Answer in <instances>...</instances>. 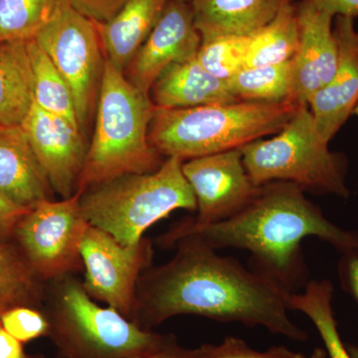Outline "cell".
I'll list each match as a JSON object with an SVG mask.
<instances>
[{
  "label": "cell",
  "mask_w": 358,
  "mask_h": 358,
  "mask_svg": "<svg viewBox=\"0 0 358 358\" xmlns=\"http://www.w3.org/2000/svg\"><path fill=\"white\" fill-rule=\"evenodd\" d=\"M169 0H128L106 22L96 24L103 54L124 72L154 29Z\"/></svg>",
  "instance_id": "obj_19"
},
{
  "label": "cell",
  "mask_w": 358,
  "mask_h": 358,
  "mask_svg": "<svg viewBox=\"0 0 358 358\" xmlns=\"http://www.w3.org/2000/svg\"><path fill=\"white\" fill-rule=\"evenodd\" d=\"M2 327L22 343L48 336L50 322L46 313L29 306L6 308L0 319Z\"/></svg>",
  "instance_id": "obj_28"
},
{
  "label": "cell",
  "mask_w": 358,
  "mask_h": 358,
  "mask_svg": "<svg viewBox=\"0 0 358 358\" xmlns=\"http://www.w3.org/2000/svg\"><path fill=\"white\" fill-rule=\"evenodd\" d=\"M169 262L143 272L136 289L134 322L152 329L181 315L262 327L273 334L306 341L308 334L289 315V294L274 282L219 255L196 237L179 238Z\"/></svg>",
  "instance_id": "obj_1"
},
{
  "label": "cell",
  "mask_w": 358,
  "mask_h": 358,
  "mask_svg": "<svg viewBox=\"0 0 358 358\" xmlns=\"http://www.w3.org/2000/svg\"><path fill=\"white\" fill-rule=\"evenodd\" d=\"M201 42L225 36H250L271 22L293 0H192Z\"/></svg>",
  "instance_id": "obj_17"
},
{
  "label": "cell",
  "mask_w": 358,
  "mask_h": 358,
  "mask_svg": "<svg viewBox=\"0 0 358 358\" xmlns=\"http://www.w3.org/2000/svg\"><path fill=\"white\" fill-rule=\"evenodd\" d=\"M193 350L197 358H308L285 346H272L266 352H258L235 336H227L218 345H203Z\"/></svg>",
  "instance_id": "obj_29"
},
{
  "label": "cell",
  "mask_w": 358,
  "mask_h": 358,
  "mask_svg": "<svg viewBox=\"0 0 358 358\" xmlns=\"http://www.w3.org/2000/svg\"><path fill=\"white\" fill-rule=\"evenodd\" d=\"M6 308H8L6 303H3L1 300H0V319H1L2 313H4V310H6Z\"/></svg>",
  "instance_id": "obj_37"
},
{
  "label": "cell",
  "mask_w": 358,
  "mask_h": 358,
  "mask_svg": "<svg viewBox=\"0 0 358 358\" xmlns=\"http://www.w3.org/2000/svg\"><path fill=\"white\" fill-rule=\"evenodd\" d=\"M355 114L358 115V105H357V107L355 108Z\"/></svg>",
  "instance_id": "obj_38"
},
{
  "label": "cell",
  "mask_w": 358,
  "mask_h": 358,
  "mask_svg": "<svg viewBox=\"0 0 358 358\" xmlns=\"http://www.w3.org/2000/svg\"><path fill=\"white\" fill-rule=\"evenodd\" d=\"M0 358H26L22 343L0 324Z\"/></svg>",
  "instance_id": "obj_34"
},
{
  "label": "cell",
  "mask_w": 358,
  "mask_h": 358,
  "mask_svg": "<svg viewBox=\"0 0 358 358\" xmlns=\"http://www.w3.org/2000/svg\"><path fill=\"white\" fill-rule=\"evenodd\" d=\"M21 128L53 192L62 199L74 195L88 152L79 127L33 103Z\"/></svg>",
  "instance_id": "obj_12"
},
{
  "label": "cell",
  "mask_w": 358,
  "mask_h": 358,
  "mask_svg": "<svg viewBox=\"0 0 358 358\" xmlns=\"http://www.w3.org/2000/svg\"><path fill=\"white\" fill-rule=\"evenodd\" d=\"M150 358H197L194 350H186L178 345V341H173L171 345H166L159 352L155 353Z\"/></svg>",
  "instance_id": "obj_35"
},
{
  "label": "cell",
  "mask_w": 358,
  "mask_h": 358,
  "mask_svg": "<svg viewBox=\"0 0 358 358\" xmlns=\"http://www.w3.org/2000/svg\"><path fill=\"white\" fill-rule=\"evenodd\" d=\"M334 32L339 52L336 74L308 103L320 138L327 143L358 105V31L355 20L336 16Z\"/></svg>",
  "instance_id": "obj_15"
},
{
  "label": "cell",
  "mask_w": 358,
  "mask_h": 358,
  "mask_svg": "<svg viewBox=\"0 0 358 358\" xmlns=\"http://www.w3.org/2000/svg\"><path fill=\"white\" fill-rule=\"evenodd\" d=\"M334 285L329 280H313L301 294L289 296V310L307 315L320 334L327 358H352L341 341L333 308Z\"/></svg>",
  "instance_id": "obj_22"
},
{
  "label": "cell",
  "mask_w": 358,
  "mask_h": 358,
  "mask_svg": "<svg viewBox=\"0 0 358 358\" xmlns=\"http://www.w3.org/2000/svg\"><path fill=\"white\" fill-rule=\"evenodd\" d=\"M228 84L239 101L272 103L294 101L293 63L291 60L282 64L245 68Z\"/></svg>",
  "instance_id": "obj_25"
},
{
  "label": "cell",
  "mask_w": 358,
  "mask_h": 358,
  "mask_svg": "<svg viewBox=\"0 0 358 358\" xmlns=\"http://www.w3.org/2000/svg\"><path fill=\"white\" fill-rule=\"evenodd\" d=\"M182 171L196 200L199 224L220 222L236 214L256 194L241 148L185 160Z\"/></svg>",
  "instance_id": "obj_11"
},
{
  "label": "cell",
  "mask_w": 358,
  "mask_h": 358,
  "mask_svg": "<svg viewBox=\"0 0 358 358\" xmlns=\"http://www.w3.org/2000/svg\"><path fill=\"white\" fill-rule=\"evenodd\" d=\"M298 7L300 44L294 56L293 98L308 105L319 90L329 83L338 65V44L333 16L303 0Z\"/></svg>",
  "instance_id": "obj_14"
},
{
  "label": "cell",
  "mask_w": 358,
  "mask_h": 358,
  "mask_svg": "<svg viewBox=\"0 0 358 358\" xmlns=\"http://www.w3.org/2000/svg\"><path fill=\"white\" fill-rule=\"evenodd\" d=\"M148 95L134 88L106 59L96 101L95 131L78 190L129 173H150L164 164L148 138L155 112Z\"/></svg>",
  "instance_id": "obj_3"
},
{
  "label": "cell",
  "mask_w": 358,
  "mask_h": 358,
  "mask_svg": "<svg viewBox=\"0 0 358 358\" xmlns=\"http://www.w3.org/2000/svg\"><path fill=\"white\" fill-rule=\"evenodd\" d=\"M80 253L85 291L133 320L138 281L154 257L150 240L143 237L138 243L126 246L106 231L89 225Z\"/></svg>",
  "instance_id": "obj_10"
},
{
  "label": "cell",
  "mask_w": 358,
  "mask_h": 358,
  "mask_svg": "<svg viewBox=\"0 0 358 358\" xmlns=\"http://www.w3.org/2000/svg\"><path fill=\"white\" fill-rule=\"evenodd\" d=\"M315 8L336 18L345 16L355 20L358 16V0H308Z\"/></svg>",
  "instance_id": "obj_33"
},
{
  "label": "cell",
  "mask_w": 358,
  "mask_h": 358,
  "mask_svg": "<svg viewBox=\"0 0 358 358\" xmlns=\"http://www.w3.org/2000/svg\"><path fill=\"white\" fill-rule=\"evenodd\" d=\"M128 0H70L71 6L90 20L101 24L110 20Z\"/></svg>",
  "instance_id": "obj_30"
},
{
  "label": "cell",
  "mask_w": 358,
  "mask_h": 358,
  "mask_svg": "<svg viewBox=\"0 0 358 358\" xmlns=\"http://www.w3.org/2000/svg\"><path fill=\"white\" fill-rule=\"evenodd\" d=\"M27 49L32 68L35 105L65 117L80 128L74 96L64 77L34 39L27 41Z\"/></svg>",
  "instance_id": "obj_23"
},
{
  "label": "cell",
  "mask_w": 358,
  "mask_h": 358,
  "mask_svg": "<svg viewBox=\"0 0 358 358\" xmlns=\"http://www.w3.org/2000/svg\"><path fill=\"white\" fill-rule=\"evenodd\" d=\"M49 336L62 358H150L176 341L101 307L73 275L50 282Z\"/></svg>",
  "instance_id": "obj_5"
},
{
  "label": "cell",
  "mask_w": 358,
  "mask_h": 358,
  "mask_svg": "<svg viewBox=\"0 0 358 358\" xmlns=\"http://www.w3.org/2000/svg\"><path fill=\"white\" fill-rule=\"evenodd\" d=\"M34 40L69 85L82 131L98 101L105 66L96 23L70 6L45 26Z\"/></svg>",
  "instance_id": "obj_9"
},
{
  "label": "cell",
  "mask_w": 358,
  "mask_h": 358,
  "mask_svg": "<svg viewBox=\"0 0 358 358\" xmlns=\"http://www.w3.org/2000/svg\"><path fill=\"white\" fill-rule=\"evenodd\" d=\"M80 194L78 190L69 199L39 202L14 230L17 246L42 282L83 270L80 247L90 224L80 208Z\"/></svg>",
  "instance_id": "obj_8"
},
{
  "label": "cell",
  "mask_w": 358,
  "mask_h": 358,
  "mask_svg": "<svg viewBox=\"0 0 358 358\" xmlns=\"http://www.w3.org/2000/svg\"><path fill=\"white\" fill-rule=\"evenodd\" d=\"M155 108L186 109L238 102L227 81L213 76L197 57L169 66L150 92Z\"/></svg>",
  "instance_id": "obj_18"
},
{
  "label": "cell",
  "mask_w": 358,
  "mask_h": 358,
  "mask_svg": "<svg viewBox=\"0 0 358 358\" xmlns=\"http://www.w3.org/2000/svg\"><path fill=\"white\" fill-rule=\"evenodd\" d=\"M249 36L218 37L201 42L197 61L213 76L229 81L246 68Z\"/></svg>",
  "instance_id": "obj_27"
},
{
  "label": "cell",
  "mask_w": 358,
  "mask_h": 358,
  "mask_svg": "<svg viewBox=\"0 0 358 358\" xmlns=\"http://www.w3.org/2000/svg\"><path fill=\"white\" fill-rule=\"evenodd\" d=\"M43 288L20 247L0 242V300L7 307H34L42 300Z\"/></svg>",
  "instance_id": "obj_26"
},
{
  "label": "cell",
  "mask_w": 358,
  "mask_h": 358,
  "mask_svg": "<svg viewBox=\"0 0 358 358\" xmlns=\"http://www.w3.org/2000/svg\"><path fill=\"white\" fill-rule=\"evenodd\" d=\"M29 210L13 202L0 188V238L13 236L16 226Z\"/></svg>",
  "instance_id": "obj_32"
},
{
  "label": "cell",
  "mask_w": 358,
  "mask_h": 358,
  "mask_svg": "<svg viewBox=\"0 0 358 358\" xmlns=\"http://www.w3.org/2000/svg\"><path fill=\"white\" fill-rule=\"evenodd\" d=\"M181 1L190 2V1H192V0H181Z\"/></svg>",
  "instance_id": "obj_39"
},
{
  "label": "cell",
  "mask_w": 358,
  "mask_h": 358,
  "mask_svg": "<svg viewBox=\"0 0 358 358\" xmlns=\"http://www.w3.org/2000/svg\"><path fill=\"white\" fill-rule=\"evenodd\" d=\"M70 6V0H0V44L34 39Z\"/></svg>",
  "instance_id": "obj_24"
},
{
  "label": "cell",
  "mask_w": 358,
  "mask_h": 358,
  "mask_svg": "<svg viewBox=\"0 0 358 358\" xmlns=\"http://www.w3.org/2000/svg\"><path fill=\"white\" fill-rule=\"evenodd\" d=\"M298 7L285 6L277 16L249 36L246 68L282 64L293 60L300 44Z\"/></svg>",
  "instance_id": "obj_21"
},
{
  "label": "cell",
  "mask_w": 358,
  "mask_h": 358,
  "mask_svg": "<svg viewBox=\"0 0 358 358\" xmlns=\"http://www.w3.org/2000/svg\"><path fill=\"white\" fill-rule=\"evenodd\" d=\"M201 41L189 2L169 0L154 29L124 69V77L134 88L150 96L157 78L169 66L197 57Z\"/></svg>",
  "instance_id": "obj_13"
},
{
  "label": "cell",
  "mask_w": 358,
  "mask_h": 358,
  "mask_svg": "<svg viewBox=\"0 0 358 358\" xmlns=\"http://www.w3.org/2000/svg\"><path fill=\"white\" fill-rule=\"evenodd\" d=\"M298 107L294 101H238L186 109L155 108L148 138L162 157L185 162L241 148L263 136L278 134Z\"/></svg>",
  "instance_id": "obj_4"
},
{
  "label": "cell",
  "mask_w": 358,
  "mask_h": 358,
  "mask_svg": "<svg viewBox=\"0 0 358 358\" xmlns=\"http://www.w3.org/2000/svg\"><path fill=\"white\" fill-rule=\"evenodd\" d=\"M185 236L199 238L215 250H246L251 255L249 268L289 294L308 282L301 247L306 238H317L341 255L358 251L357 231L336 225L300 187L280 181L259 186L246 206L220 222L199 224L190 218L174 224L157 244L169 249Z\"/></svg>",
  "instance_id": "obj_2"
},
{
  "label": "cell",
  "mask_w": 358,
  "mask_h": 358,
  "mask_svg": "<svg viewBox=\"0 0 358 358\" xmlns=\"http://www.w3.org/2000/svg\"><path fill=\"white\" fill-rule=\"evenodd\" d=\"M182 164L178 157H166L154 173L124 174L85 188L80 192L85 219L122 245L138 243L148 228L171 212L196 210Z\"/></svg>",
  "instance_id": "obj_6"
},
{
  "label": "cell",
  "mask_w": 358,
  "mask_h": 358,
  "mask_svg": "<svg viewBox=\"0 0 358 358\" xmlns=\"http://www.w3.org/2000/svg\"><path fill=\"white\" fill-rule=\"evenodd\" d=\"M252 183L288 182L303 192L348 199L345 157L331 152L320 138L308 105L299 106L288 124L270 140L241 148Z\"/></svg>",
  "instance_id": "obj_7"
},
{
  "label": "cell",
  "mask_w": 358,
  "mask_h": 358,
  "mask_svg": "<svg viewBox=\"0 0 358 358\" xmlns=\"http://www.w3.org/2000/svg\"><path fill=\"white\" fill-rule=\"evenodd\" d=\"M0 188L27 209L51 199L53 190L21 126L0 129Z\"/></svg>",
  "instance_id": "obj_16"
},
{
  "label": "cell",
  "mask_w": 358,
  "mask_h": 358,
  "mask_svg": "<svg viewBox=\"0 0 358 358\" xmlns=\"http://www.w3.org/2000/svg\"><path fill=\"white\" fill-rule=\"evenodd\" d=\"M338 275L341 288L358 303V251L343 254L338 262ZM352 358H358V348L348 345Z\"/></svg>",
  "instance_id": "obj_31"
},
{
  "label": "cell",
  "mask_w": 358,
  "mask_h": 358,
  "mask_svg": "<svg viewBox=\"0 0 358 358\" xmlns=\"http://www.w3.org/2000/svg\"><path fill=\"white\" fill-rule=\"evenodd\" d=\"M308 358H327V355L324 348H317L313 350L312 355Z\"/></svg>",
  "instance_id": "obj_36"
},
{
  "label": "cell",
  "mask_w": 358,
  "mask_h": 358,
  "mask_svg": "<svg viewBox=\"0 0 358 358\" xmlns=\"http://www.w3.org/2000/svg\"><path fill=\"white\" fill-rule=\"evenodd\" d=\"M33 103L27 41L0 44V129L21 126Z\"/></svg>",
  "instance_id": "obj_20"
}]
</instances>
